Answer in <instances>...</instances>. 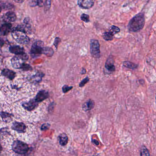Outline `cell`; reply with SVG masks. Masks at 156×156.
I'll list each match as a JSON object with an SVG mask.
<instances>
[{
	"instance_id": "30",
	"label": "cell",
	"mask_w": 156,
	"mask_h": 156,
	"mask_svg": "<svg viewBox=\"0 0 156 156\" xmlns=\"http://www.w3.org/2000/svg\"><path fill=\"white\" fill-rule=\"evenodd\" d=\"M21 68L24 70V71H28V70L31 69V67L29 65H27V64H24Z\"/></svg>"
},
{
	"instance_id": "12",
	"label": "cell",
	"mask_w": 156,
	"mask_h": 156,
	"mask_svg": "<svg viewBox=\"0 0 156 156\" xmlns=\"http://www.w3.org/2000/svg\"><path fill=\"white\" fill-rule=\"evenodd\" d=\"M12 128L16 131L20 133H22L25 131L26 127L25 124L21 123L15 122L12 125Z\"/></svg>"
},
{
	"instance_id": "24",
	"label": "cell",
	"mask_w": 156,
	"mask_h": 156,
	"mask_svg": "<svg viewBox=\"0 0 156 156\" xmlns=\"http://www.w3.org/2000/svg\"><path fill=\"white\" fill-rule=\"evenodd\" d=\"M81 19L85 22H90L89 16L86 14L84 13L81 16Z\"/></svg>"
},
{
	"instance_id": "34",
	"label": "cell",
	"mask_w": 156,
	"mask_h": 156,
	"mask_svg": "<svg viewBox=\"0 0 156 156\" xmlns=\"http://www.w3.org/2000/svg\"><path fill=\"white\" fill-rule=\"evenodd\" d=\"M87 71L86 69L85 68H83L82 69H81V74H85L86 73Z\"/></svg>"
},
{
	"instance_id": "23",
	"label": "cell",
	"mask_w": 156,
	"mask_h": 156,
	"mask_svg": "<svg viewBox=\"0 0 156 156\" xmlns=\"http://www.w3.org/2000/svg\"><path fill=\"white\" fill-rule=\"evenodd\" d=\"M110 31L113 34H115L118 33L120 32V29L117 26H114V25H113L111 27L110 29Z\"/></svg>"
},
{
	"instance_id": "36",
	"label": "cell",
	"mask_w": 156,
	"mask_h": 156,
	"mask_svg": "<svg viewBox=\"0 0 156 156\" xmlns=\"http://www.w3.org/2000/svg\"><path fill=\"white\" fill-rule=\"evenodd\" d=\"M4 43V41L2 39L0 38V47H1L3 45Z\"/></svg>"
},
{
	"instance_id": "4",
	"label": "cell",
	"mask_w": 156,
	"mask_h": 156,
	"mask_svg": "<svg viewBox=\"0 0 156 156\" xmlns=\"http://www.w3.org/2000/svg\"><path fill=\"white\" fill-rule=\"evenodd\" d=\"M12 149L16 153L25 154L28 151V146L26 144L19 141H16L13 143Z\"/></svg>"
},
{
	"instance_id": "18",
	"label": "cell",
	"mask_w": 156,
	"mask_h": 156,
	"mask_svg": "<svg viewBox=\"0 0 156 156\" xmlns=\"http://www.w3.org/2000/svg\"><path fill=\"white\" fill-rule=\"evenodd\" d=\"M123 66L127 68H130V69L134 70V69H137L138 67V65L135 63H132V62H130L129 61H125L123 62Z\"/></svg>"
},
{
	"instance_id": "39",
	"label": "cell",
	"mask_w": 156,
	"mask_h": 156,
	"mask_svg": "<svg viewBox=\"0 0 156 156\" xmlns=\"http://www.w3.org/2000/svg\"><path fill=\"white\" fill-rule=\"evenodd\" d=\"M1 6H0V13H1Z\"/></svg>"
},
{
	"instance_id": "40",
	"label": "cell",
	"mask_w": 156,
	"mask_h": 156,
	"mask_svg": "<svg viewBox=\"0 0 156 156\" xmlns=\"http://www.w3.org/2000/svg\"></svg>"
},
{
	"instance_id": "9",
	"label": "cell",
	"mask_w": 156,
	"mask_h": 156,
	"mask_svg": "<svg viewBox=\"0 0 156 156\" xmlns=\"http://www.w3.org/2000/svg\"><path fill=\"white\" fill-rule=\"evenodd\" d=\"M38 103L35 101V100H31L28 102H25L22 104V106L25 109L28 111H31L34 110L37 105Z\"/></svg>"
},
{
	"instance_id": "38",
	"label": "cell",
	"mask_w": 156,
	"mask_h": 156,
	"mask_svg": "<svg viewBox=\"0 0 156 156\" xmlns=\"http://www.w3.org/2000/svg\"><path fill=\"white\" fill-rule=\"evenodd\" d=\"M1 150H2V147H1V145H0V153L1 152Z\"/></svg>"
},
{
	"instance_id": "11",
	"label": "cell",
	"mask_w": 156,
	"mask_h": 156,
	"mask_svg": "<svg viewBox=\"0 0 156 156\" xmlns=\"http://www.w3.org/2000/svg\"><path fill=\"white\" fill-rule=\"evenodd\" d=\"M49 94L48 92L45 90H43V91L39 92L37 94L34 100L37 103H38V102H41V101H43L45 100L46 99L49 97Z\"/></svg>"
},
{
	"instance_id": "25",
	"label": "cell",
	"mask_w": 156,
	"mask_h": 156,
	"mask_svg": "<svg viewBox=\"0 0 156 156\" xmlns=\"http://www.w3.org/2000/svg\"><path fill=\"white\" fill-rule=\"evenodd\" d=\"M73 88V87L72 86H68L67 85H64L62 87V91L64 93H66L67 92L72 90Z\"/></svg>"
},
{
	"instance_id": "10",
	"label": "cell",
	"mask_w": 156,
	"mask_h": 156,
	"mask_svg": "<svg viewBox=\"0 0 156 156\" xmlns=\"http://www.w3.org/2000/svg\"><path fill=\"white\" fill-rule=\"evenodd\" d=\"M17 16L15 13L13 12H8L6 13L2 17V19L6 22H13L16 19Z\"/></svg>"
},
{
	"instance_id": "16",
	"label": "cell",
	"mask_w": 156,
	"mask_h": 156,
	"mask_svg": "<svg viewBox=\"0 0 156 156\" xmlns=\"http://www.w3.org/2000/svg\"><path fill=\"white\" fill-rule=\"evenodd\" d=\"M2 74L10 79H13L15 76V73L8 69H4L2 71Z\"/></svg>"
},
{
	"instance_id": "28",
	"label": "cell",
	"mask_w": 156,
	"mask_h": 156,
	"mask_svg": "<svg viewBox=\"0 0 156 156\" xmlns=\"http://www.w3.org/2000/svg\"><path fill=\"white\" fill-rule=\"evenodd\" d=\"M1 116L2 118L4 119H11L12 115L7 113L2 112L1 113Z\"/></svg>"
},
{
	"instance_id": "27",
	"label": "cell",
	"mask_w": 156,
	"mask_h": 156,
	"mask_svg": "<svg viewBox=\"0 0 156 156\" xmlns=\"http://www.w3.org/2000/svg\"><path fill=\"white\" fill-rule=\"evenodd\" d=\"M45 9L46 11H48L51 7V0H46L45 4Z\"/></svg>"
},
{
	"instance_id": "15",
	"label": "cell",
	"mask_w": 156,
	"mask_h": 156,
	"mask_svg": "<svg viewBox=\"0 0 156 156\" xmlns=\"http://www.w3.org/2000/svg\"><path fill=\"white\" fill-rule=\"evenodd\" d=\"M9 50L11 53L15 54L16 55H19L24 53L23 48L19 46L11 47L9 48Z\"/></svg>"
},
{
	"instance_id": "1",
	"label": "cell",
	"mask_w": 156,
	"mask_h": 156,
	"mask_svg": "<svg viewBox=\"0 0 156 156\" xmlns=\"http://www.w3.org/2000/svg\"><path fill=\"white\" fill-rule=\"evenodd\" d=\"M145 22L144 14L139 13L135 16L129 22L128 29L131 32H137L143 28Z\"/></svg>"
},
{
	"instance_id": "2",
	"label": "cell",
	"mask_w": 156,
	"mask_h": 156,
	"mask_svg": "<svg viewBox=\"0 0 156 156\" xmlns=\"http://www.w3.org/2000/svg\"><path fill=\"white\" fill-rule=\"evenodd\" d=\"M90 52L93 58L99 59L101 57L100 44L98 40L92 39L90 40Z\"/></svg>"
},
{
	"instance_id": "19",
	"label": "cell",
	"mask_w": 156,
	"mask_h": 156,
	"mask_svg": "<svg viewBox=\"0 0 156 156\" xmlns=\"http://www.w3.org/2000/svg\"><path fill=\"white\" fill-rule=\"evenodd\" d=\"M44 76V74L41 73H37L35 75L32 76L31 77V81L34 83H38L42 80V77Z\"/></svg>"
},
{
	"instance_id": "20",
	"label": "cell",
	"mask_w": 156,
	"mask_h": 156,
	"mask_svg": "<svg viewBox=\"0 0 156 156\" xmlns=\"http://www.w3.org/2000/svg\"><path fill=\"white\" fill-rule=\"evenodd\" d=\"M114 34L111 32H105L103 34V38L104 40L107 41H112L113 40Z\"/></svg>"
},
{
	"instance_id": "17",
	"label": "cell",
	"mask_w": 156,
	"mask_h": 156,
	"mask_svg": "<svg viewBox=\"0 0 156 156\" xmlns=\"http://www.w3.org/2000/svg\"><path fill=\"white\" fill-rule=\"evenodd\" d=\"M60 144L62 146H65L68 143V138L66 133H62L59 136Z\"/></svg>"
},
{
	"instance_id": "13",
	"label": "cell",
	"mask_w": 156,
	"mask_h": 156,
	"mask_svg": "<svg viewBox=\"0 0 156 156\" xmlns=\"http://www.w3.org/2000/svg\"><path fill=\"white\" fill-rule=\"evenodd\" d=\"M12 27V24L10 23H5L3 24L0 28V33L3 36L7 35L11 31Z\"/></svg>"
},
{
	"instance_id": "6",
	"label": "cell",
	"mask_w": 156,
	"mask_h": 156,
	"mask_svg": "<svg viewBox=\"0 0 156 156\" xmlns=\"http://www.w3.org/2000/svg\"><path fill=\"white\" fill-rule=\"evenodd\" d=\"M95 0H78V5L81 8L88 9L93 7Z\"/></svg>"
},
{
	"instance_id": "32",
	"label": "cell",
	"mask_w": 156,
	"mask_h": 156,
	"mask_svg": "<svg viewBox=\"0 0 156 156\" xmlns=\"http://www.w3.org/2000/svg\"><path fill=\"white\" fill-rule=\"evenodd\" d=\"M50 125L49 124H44L42 125L41 129L43 130H46L49 128V127H50Z\"/></svg>"
},
{
	"instance_id": "33",
	"label": "cell",
	"mask_w": 156,
	"mask_h": 156,
	"mask_svg": "<svg viewBox=\"0 0 156 156\" xmlns=\"http://www.w3.org/2000/svg\"><path fill=\"white\" fill-rule=\"evenodd\" d=\"M37 6H40V7H42L43 4V0H37Z\"/></svg>"
},
{
	"instance_id": "7",
	"label": "cell",
	"mask_w": 156,
	"mask_h": 156,
	"mask_svg": "<svg viewBox=\"0 0 156 156\" xmlns=\"http://www.w3.org/2000/svg\"><path fill=\"white\" fill-rule=\"evenodd\" d=\"M114 60L112 56H110L107 60L105 64V68L108 71L110 72V73L116 71V67L114 66Z\"/></svg>"
},
{
	"instance_id": "14",
	"label": "cell",
	"mask_w": 156,
	"mask_h": 156,
	"mask_svg": "<svg viewBox=\"0 0 156 156\" xmlns=\"http://www.w3.org/2000/svg\"><path fill=\"white\" fill-rule=\"evenodd\" d=\"M95 106V102L92 99H89L83 105V109L85 111H91Z\"/></svg>"
},
{
	"instance_id": "35",
	"label": "cell",
	"mask_w": 156,
	"mask_h": 156,
	"mask_svg": "<svg viewBox=\"0 0 156 156\" xmlns=\"http://www.w3.org/2000/svg\"><path fill=\"white\" fill-rule=\"evenodd\" d=\"M92 142L93 143H94V144L98 146L99 145V143L97 141V140H95V139H93V140H92Z\"/></svg>"
},
{
	"instance_id": "29",
	"label": "cell",
	"mask_w": 156,
	"mask_h": 156,
	"mask_svg": "<svg viewBox=\"0 0 156 156\" xmlns=\"http://www.w3.org/2000/svg\"><path fill=\"white\" fill-rule=\"evenodd\" d=\"M60 41H61V39L59 38H55L54 45V46L56 48H58V45L59 44L60 42Z\"/></svg>"
},
{
	"instance_id": "3",
	"label": "cell",
	"mask_w": 156,
	"mask_h": 156,
	"mask_svg": "<svg viewBox=\"0 0 156 156\" xmlns=\"http://www.w3.org/2000/svg\"><path fill=\"white\" fill-rule=\"evenodd\" d=\"M12 36L17 42L21 45H27L29 42L28 37L27 36L25 33L21 31L17 30H14L12 33Z\"/></svg>"
},
{
	"instance_id": "8",
	"label": "cell",
	"mask_w": 156,
	"mask_h": 156,
	"mask_svg": "<svg viewBox=\"0 0 156 156\" xmlns=\"http://www.w3.org/2000/svg\"><path fill=\"white\" fill-rule=\"evenodd\" d=\"M23 60L20 57L18 56H15L12 59V65L15 68H21L22 65L24 64L23 62Z\"/></svg>"
},
{
	"instance_id": "5",
	"label": "cell",
	"mask_w": 156,
	"mask_h": 156,
	"mask_svg": "<svg viewBox=\"0 0 156 156\" xmlns=\"http://www.w3.org/2000/svg\"><path fill=\"white\" fill-rule=\"evenodd\" d=\"M42 44H43V42L40 41L37 42L34 44L31 50V53L32 56L37 57L42 54L43 50Z\"/></svg>"
},
{
	"instance_id": "26",
	"label": "cell",
	"mask_w": 156,
	"mask_h": 156,
	"mask_svg": "<svg viewBox=\"0 0 156 156\" xmlns=\"http://www.w3.org/2000/svg\"><path fill=\"white\" fill-rule=\"evenodd\" d=\"M89 80H90V79H89V77H86L85 79H84L81 80L80 83L79 84V86L80 87H83L87 83H88Z\"/></svg>"
},
{
	"instance_id": "22",
	"label": "cell",
	"mask_w": 156,
	"mask_h": 156,
	"mask_svg": "<svg viewBox=\"0 0 156 156\" xmlns=\"http://www.w3.org/2000/svg\"><path fill=\"white\" fill-rule=\"evenodd\" d=\"M140 156H150V154L149 150L145 146H143L141 147V150H140Z\"/></svg>"
},
{
	"instance_id": "37",
	"label": "cell",
	"mask_w": 156,
	"mask_h": 156,
	"mask_svg": "<svg viewBox=\"0 0 156 156\" xmlns=\"http://www.w3.org/2000/svg\"><path fill=\"white\" fill-rule=\"evenodd\" d=\"M15 2H17V3H22L25 0H14Z\"/></svg>"
},
{
	"instance_id": "21",
	"label": "cell",
	"mask_w": 156,
	"mask_h": 156,
	"mask_svg": "<svg viewBox=\"0 0 156 156\" xmlns=\"http://www.w3.org/2000/svg\"><path fill=\"white\" fill-rule=\"evenodd\" d=\"M54 50L52 48L50 47H44L43 48V50H42V53L45 54V55H47L49 57H52L53 55Z\"/></svg>"
},
{
	"instance_id": "31",
	"label": "cell",
	"mask_w": 156,
	"mask_h": 156,
	"mask_svg": "<svg viewBox=\"0 0 156 156\" xmlns=\"http://www.w3.org/2000/svg\"><path fill=\"white\" fill-rule=\"evenodd\" d=\"M29 4L31 7H35L37 6V0H31Z\"/></svg>"
}]
</instances>
